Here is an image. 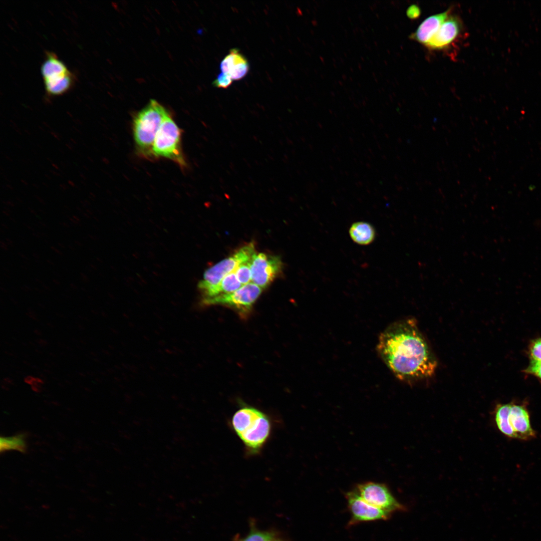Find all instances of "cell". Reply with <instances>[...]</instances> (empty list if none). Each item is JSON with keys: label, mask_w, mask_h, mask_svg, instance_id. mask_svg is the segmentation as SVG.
<instances>
[{"label": "cell", "mask_w": 541, "mask_h": 541, "mask_svg": "<svg viewBox=\"0 0 541 541\" xmlns=\"http://www.w3.org/2000/svg\"><path fill=\"white\" fill-rule=\"evenodd\" d=\"M494 416L498 429L508 437L528 440L535 436L524 405L513 403L498 404L495 408Z\"/></svg>", "instance_id": "277c9868"}, {"label": "cell", "mask_w": 541, "mask_h": 541, "mask_svg": "<svg viewBox=\"0 0 541 541\" xmlns=\"http://www.w3.org/2000/svg\"><path fill=\"white\" fill-rule=\"evenodd\" d=\"M355 490L365 501L391 514L406 509V507L395 498L387 486L384 484L366 482L358 484Z\"/></svg>", "instance_id": "9c48e42d"}, {"label": "cell", "mask_w": 541, "mask_h": 541, "mask_svg": "<svg viewBox=\"0 0 541 541\" xmlns=\"http://www.w3.org/2000/svg\"><path fill=\"white\" fill-rule=\"evenodd\" d=\"M524 372L541 379V362L531 360Z\"/></svg>", "instance_id": "44dd1931"}, {"label": "cell", "mask_w": 541, "mask_h": 541, "mask_svg": "<svg viewBox=\"0 0 541 541\" xmlns=\"http://www.w3.org/2000/svg\"><path fill=\"white\" fill-rule=\"evenodd\" d=\"M420 10L415 5H412L410 6L407 10V16L412 19H415L418 18L420 15Z\"/></svg>", "instance_id": "7402d4cb"}, {"label": "cell", "mask_w": 541, "mask_h": 541, "mask_svg": "<svg viewBox=\"0 0 541 541\" xmlns=\"http://www.w3.org/2000/svg\"><path fill=\"white\" fill-rule=\"evenodd\" d=\"M3 381H4L5 382L7 383V384H8L9 385H10V384H13V380H12V379L11 378H9V377H6V378H5L4 379V380H3Z\"/></svg>", "instance_id": "484cf974"}, {"label": "cell", "mask_w": 541, "mask_h": 541, "mask_svg": "<svg viewBox=\"0 0 541 541\" xmlns=\"http://www.w3.org/2000/svg\"><path fill=\"white\" fill-rule=\"evenodd\" d=\"M34 332H35V334H37V335L40 336V335H42V334H41V332H40V331H39V330H37V329L35 330V331H34Z\"/></svg>", "instance_id": "4316f807"}, {"label": "cell", "mask_w": 541, "mask_h": 541, "mask_svg": "<svg viewBox=\"0 0 541 541\" xmlns=\"http://www.w3.org/2000/svg\"><path fill=\"white\" fill-rule=\"evenodd\" d=\"M262 289L253 283L242 286L236 291L209 299L202 304L203 307L221 305L234 310L242 319L247 318Z\"/></svg>", "instance_id": "ba28073f"}, {"label": "cell", "mask_w": 541, "mask_h": 541, "mask_svg": "<svg viewBox=\"0 0 541 541\" xmlns=\"http://www.w3.org/2000/svg\"><path fill=\"white\" fill-rule=\"evenodd\" d=\"M152 156L171 159L181 167L186 165L181 148V131L169 113L163 120L156 135L152 149Z\"/></svg>", "instance_id": "5b68a950"}, {"label": "cell", "mask_w": 541, "mask_h": 541, "mask_svg": "<svg viewBox=\"0 0 541 541\" xmlns=\"http://www.w3.org/2000/svg\"><path fill=\"white\" fill-rule=\"evenodd\" d=\"M275 533L267 530H262L252 527L248 533L239 541H267Z\"/></svg>", "instance_id": "e0dca14e"}, {"label": "cell", "mask_w": 541, "mask_h": 541, "mask_svg": "<svg viewBox=\"0 0 541 541\" xmlns=\"http://www.w3.org/2000/svg\"><path fill=\"white\" fill-rule=\"evenodd\" d=\"M452 8L425 19L416 30L410 36V39L426 45L438 31L443 23L451 13Z\"/></svg>", "instance_id": "4fadbf2b"}, {"label": "cell", "mask_w": 541, "mask_h": 541, "mask_svg": "<svg viewBox=\"0 0 541 541\" xmlns=\"http://www.w3.org/2000/svg\"><path fill=\"white\" fill-rule=\"evenodd\" d=\"M267 541H284V540L276 535L275 533L272 537Z\"/></svg>", "instance_id": "603a6c76"}, {"label": "cell", "mask_w": 541, "mask_h": 541, "mask_svg": "<svg viewBox=\"0 0 541 541\" xmlns=\"http://www.w3.org/2000/svg\"><path fill=\"white\" fill-rule=\"evenodd\" d=\"M232 82V80L228 74L221 72L217 76L212 84L217 88H227Z\"/></svg>", "instance_id": "ffe728a7"}, {"label": "cell", "mask_w": 541, "mask_h": 541, "mask_svg": "<svg viewBox=\"0 0 541 541\" xmlns=\"http://www.w3.org/2000/svg\"><path fill=\"white\" fill-rule=\"evenodd\" d=\"M168 112L155 100L135 116L133 131L136 147L144 156H151L152 149L157 132Z\"/></svg>", "instance_id": "3957f363"}, {"label": "cell", "mask_w": 541, "mask_h": 541, "mask_svg": "<svg viewBox=\"0 0 541 541\" xmlns=\"http://www.w3.org/2000/svg\"><path fill=\"white\" fill-rule=\"evenodd\" d=\"M34 378V377H32V376H28L25 378L24 381L26 383L31 385Z\"/></svg>", "instance_id": "cb8c5ba5"}, {"label": "cell", "mask_w": 541, "mask_h": 541, "mask_svg": "<svg viewBox=\"0 0 541 541\" xmlns=\"http://www.w3.org/2000/svg\"><path fill=\"white\" fill-rule=\"evenodd\" d=\"M67 348H68L67 349L72 350V348L69 347H68Z\"/></svg>", "instance_id": "f546056e"}, {"label": "cell", "mask_w": 541, "mask_h": 541, "mask_svg": "<svg viewBox=\"0 0 541 541\" xmlns=\"http://www.w3.org/2000/svg\"><path fill=\"white\" fill-rule=\"evenodd\" d=\"M44 371L47 373H51V371L49 369H44Z\"/></svg>", "instance_id": "f1b7e54d"}, {"label": "cell", "mask_w": 541, "mask_h": 541, "mask_svg": "<svg viewBox=\"0 0 541 541\" xmlns=\"http://www.w3.org/2000/svg\"><path fill=\"white\" fill-rule=\"evenodd\" d=\"M25 438V435L22 434L11 437H2L0 440L1 451L15 450L25 452L27 446Z\"/></svg>", "instance_id": "2e32d148"}, {"label": "cell", "mask_w": 541, "mask_h": 541, "mask_svg": "<svg viewBox=\"0 0 541 541\" xmlns=\"http://www.w3.org/2000/svg\"><path fill=\"white\" fill-rule=\"evenodd\" d=\"M349 232L352 239L360 245H366L371 243L376 236L374 227L370 223L365 221L353 223L350 226Z\"/></svg>", "instance_id": "9a60e30c"}, {"label": "cell", "mask_w": 541, "mask_h": 541, "mask_svg": "<svg viewBox=\"0 0 541 541\" xmlns=\"http://www.w3.org/2000/svg\"><path fill=\"white\" fill-rule=\"evenodd\" d=\"M528 350L531 360L541 362V338L532 341Z\"/></svg>", "instance_id": "d6986e66"}, {"label": "cell", "mask_w": 541, "mask_h": 541, "mask_svg": "<svg viewBox=\"0 0 541 541\" xmlns=\"http://www.w3.org/2000/svg\"><path fill=\"white\" fill-rule=\"evenodd\" d=\"M79 328L80 329H82L83 330H84V329H85V328L83 326H82L81 325H79Z\"/></svg>", "instance_id": "83f0119b"}, {"label": "cell", "mask_w": 541, "mask_h": 541, "mask_svg": "<svg viewBox=\"0 0 541 541\" xmlns=\"http://www.w3.org/2000/svg\"><path fill=\"white\" fill-rule=\"evenodd\" d=\"M36 341H37V342L40 345H41V346H45L48 344V342H47V341H45V340H43V339H38Z\"/></svg>", "instance_id": "d4e9b609"}, {"label": "cell", "mask_w": 541, "mask_h": 541, "mask_svg": "<svg viewBox=\"0 0 541 541\" xmlns=\"http://www.w3.org/2000/svg\"><path fill=\"white\" fill-rule=\"evenodd\" d=\"M221 72L228 74L232 80H239L248 73L249 64L237 49H231L220 63Z\"/></svg>", "instance_id": "5bb4252c"}, {"label": "cell", "mask_w": 541, "mask_h": 541, "mask_svg": "<svg viewBox=\"0 0 541 541\" xmlns=\"http://www.w3.org/2000/svg\"><path fill=\"white\" fill-rule=\"evenodd\" d=\"M462 30L460 19L450 14L425 46L432 50L448 49L461 36Z\"/></svg>", "instance_id": "7c38bea8"}, {"label": "cell", "mask_w": 541, "mask_h": 541, "mask_svg": "<svg viewBox=\"0 0 541 541\" xmlns=\"http://www.w3.org/2000/svg\"><path fill=\"white\" fill-rule=\"evenodd\" d=\"M232 428L248 455L260 453L270 437L272 424L268 416L260 410L243 405L233 414Z\"/></svg>", "instance_id": "7a4b0ae2"}, {"label": "cell", "mask_w": 541, "mask_h": 541, "mask_svg": "<svg viewBox=\"0 0 541 541\" xmlns=\"http://www.w3.org/2000/svg\"><path fill=\"white\" fill-rule=\"evenodd\" d=\"M282 266L280 256L255 252L250 261L251 281L261 289H265L280 274Z\"/></svg>", "instance_id": "30bf717a"}, {"label": "cell", "mask_w": 541, "mask_h": 541, "mask_svg": "<svg viewBox=\"0 0 541 541\" xmlns=\"http://www.w3.org/2000/svg\"><path fill=\"white\" fill-rule=\"evenodd\" d=\"M252 242L237 249L229 256L207 268L197 285L200 292L217 286L228 274L234 272L241 263L250 261L255 253Z\"/></svg>", "instance_id": "52a82bcc"}, {"label": "cell", "mask_w": 541, "mask_h": 541, "mask_svg": "<svg viewBox=\"0 0 541 541\" xmlns=\"http://www.w3.org/2000/svg\"><path fill=\"white\" fill-rule=\"evenodd\" d=\"M377 351L399 379L412 382L431 377L437 360L413 318L390 325L379 336Z\"/></svg>", "instance_id": "6da1fadb"}, {"label": "cell", "mask_w": 541, "mask_h": 541, "mask_svg": "<svg viewBox=\"0 0 541 541\" xmlns=\"http://www.w3.org/2000/svg\"><path fill=\"white\" fill-rule=\"evenodd\" d=\"M41 72L49 96L63 95L72 88L74 81L72 73L54 53H47Z\"/></svg>", "instance_id": "8992f818"}, {"label": "cell", "mask_w": 541, "mask_h": 541, "mask_svg": "<svg viewBox=\"0 0 541 541\" xmlns=\"http://www.w3.org/2000/svg\"><path fill=\"white\" fill-rule=\"evenodd\" d=\"M250 261L240 264L234 270L237 279L242 286L249 283L251 280Z\"/></svg>", "instance_id": "ac0fdd59"}, {"label": "cell", "mask_w": 541, "mask_h": 541, "mask_svg": "<svg viewBox=\"0 0 541 541\" xmlns=\"http://www.w3.org/2000/svg\"><path fill=\"white\" fill-rule=\"evenodd\" d=\"M346 498L351 514L348 524L349 526L361 522L387 520L392 515L365 501L355 490L347 492Z\"/></svg>", "instance_id": "8fae6325"}]
</instances>
